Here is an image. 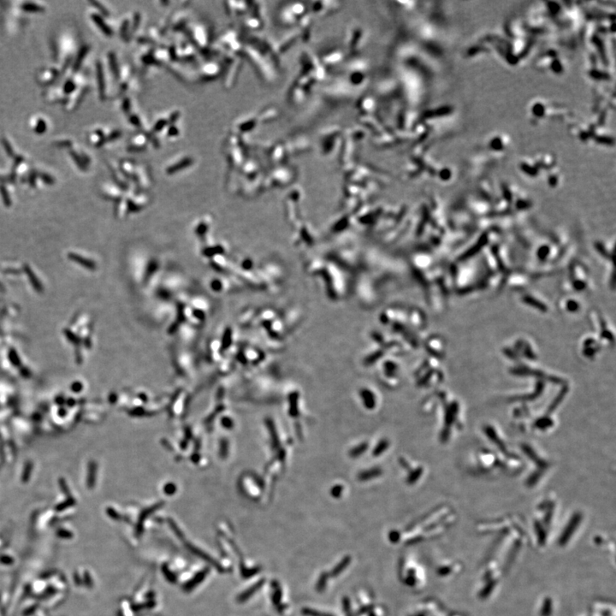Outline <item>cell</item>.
I'll use <instances>...</instances> for the list:
<instances>
[{
  "mask_svg": "<svg viewBox=\"0 0 616 616\" xmlns=\"http://www.w3.org/2000/svg\"><path fill=\"white\" fill-rule=\"evenodd\" d=\"M223 152L230 165L233 167H240L243 161L244 154L239 135L231 133L227 137L226 141L224 143Z\"/></svg>",
  "mask_w": 616,
  "mask_h": 616,
  "instance_id": "1",
  "label": "cell"
},
{
  "mask_svg": "<svg viewBox=\"0 0 616 616\" xmlns=\"http://www.w3.org/2000/svg\"><path fill=\"white\" fill-rule=\"evenodd\" d=\"M141 19V14L138 11L124 16L119 26V35L123 41H129L135 36L140 27Z\"/></svg>",
  "mask_w": 616,
  "mask_h": 616,
  "instance_id": "2",
  "label": "cell"
},
{
  "mask_svg": "<svg viewBox=\"0 0 616 616\" xmlns=\"http://www.w3.org/2000/svg\"><path fill=\"white\" fill-rule=\"evenodd\" d=\"M123 132L120 129L106 130L105 128L92 129L87 135V139L92 145L100 148L106 143L115 141L122 137Z\"/></svg>",
  "mask_w": 616,
  "mask_h": 616,
  "instance_id": "3",
  "label": "cell"
},
{
  "mask_svg": "<svg viewBox=\"0 0 616 616\" xmlns=\"http://www.w3.org/2000/svg\"><path fill=\"white\" fill-rule=\"evenodd\" d=\"M219 44L228 55L240 57V51L242 50V44L240 40V35L234 30L227 31L219 39Z\"/></svg>",
  "mask_w": 616,
  "mask_h": 616,
  "instance_id": "4",
  "label": "cell"
},
{
  "mask_svg": "<svg viewBox=\"0 0 616 616\" xmlns=\"http://www.w3.org/2000/svg\"><path fill=\"white\" fill-rule=\"evenodd\" d=\"M189 33L191 35V42L193 45L199 47L200 50L208 48L210 43V32L207 25L200 22L192 25Z\"/></svg>",
  "mask_w": 616,
  "mask_h": 616,
  "instance_id": "5",
  "label": "cell"
},
{
  "mask_svg": "<svg viewBox=\"0 0 616 616\" xmlns=\"http://www.w3.org/2000/svg\"><path fill=\"white\" fill-rule=\"evenodd\" d=\"M223 72V67L219 63L208 61L199 65L195 70L196 78L201 81H209L215 80Z\"/></svg>",
  "mask_w": 616,
  "mask_h": 616,
  "instance_id": "6",
  "label": "cell"
},
{
  "mask_svg": "<svg viewBox=\"0 0 616 616\" xmlns=\"http://www.w3.org/2000/svg\"><path fill=\"white\" fill-rule=\"evenodd\" d=\"M194 163V157L189 154H181L170 160L165 167V171L169 174L178 172V170H183L191 166Z\"/></svg>",
  "mask_w": 616,
  "mask_h": 616,
  "instance_id": "7",
  "label": "cell"
},
{
  "mask_svg": "<svg viewBox=\"0 0 616 616\" xmlns=\"http://www.w3.org/2000/svg\"><path fill=\"white\" fill-rule=\"evenodd\" d=\"M229 65L227 67L226 73L224 76V80L223 83L226 87L229 89L237 81L238 77V74L240 72V68H241V61H240V57H234V56H229Z\"/></svg>",
  "mask_w": 616,
  "mask_h": 616,
  "instance_id": "8",
  "label": "cell"
},
{
  "mask_svg": "<svg viewBox=\"0 0 616 616\" xmlns=\"http://www.w3.org/2000/svg\"><path fill=\"white\" fill-rule=\"evenodd\" d=\"M150 137L148 131H139L136 135L130 138L128 142L129 152H142L150 145Z\"/></svg>",
  "mask_w": 616,
  "mask_h": 616,
  "instance_id": "9",
  "label": "cell"
},
{
  "mask_svg": "<svg viewBox=\"0 0 616 616\" xmlns=\"http://www.w3.org/2000/svg\"><path fill=\"white\" fill-rule=\"evenodd\" d=\"M189 14L187 13V11L183 10L173 15L168 26L170 27L169 28L174 32H180L182 28H184L189 25Z\"/></svg>",
  "mask_w": 616,
  "mask_h": 616,
  "instance_id": "10",
  "label": "cell"
},
{
  "mask_svg": "<svg viewBox=\"0 0 616 616\" xmlns=\"http://www.w3.org/2000/svg\"><path fill=\"white\" fill-rule=\"evenodd\" d=\"M91 19L93 22L95 23V26H97L98 28L100 31L104 34L106 37H112L114 35V30L110 25L108 24L107 22L105 20V16H102L101 14L99 13L97 11H92Z\"/></svg>",
  "mask_w": 616,
  "mask_h": 616,
  "instance_id": "11",
  "label": "cell"
},
{
  "mask_svg": "<svg viewBox=\"0 0 616 616\" xmlns=\"http://www.w3.org/2000/svg\"><path fill=\"white\" fill-rule=\"evenodd\" d=\"M60 70L55 68H46V69L41 70V72L39 73L38 81H40V83H43L45 85L52 83L60 77Z\"/></svg>",
  "mask_w": 616,
  "mask_h": 616,
  "instance_id": "12",
  "label": "cell"
},
{
  "mask_svg": "<svg viewBox=\"0 0 616 616\" xmlns=\"http://www.w3.org/2000/svg\"><path fill=\"white\" fill-rule=\"evenodd\" d=\"M128 122L131 126L135 127V129H139V131H145V121L143 119L142 116H140V114L131 113L129 114L128 116Z\"/></svg>",
  "mask_w": 616,
  "mask_h": 616,
  "instance_id": "13",
  "label": "cell"
},
{
  "mask_svg": "<svg viewBox=\"0 0 616 616\" xmlns=\"http://www.w3.org/2000/svg\"><path fill=\"white\" fill-rule=\"evenodd\" d=\"M164 137L168 140H172L178 139L181 135L180 128L178 127V124H170L169 126H167L163 131Z\"/></svg>",
  "mask_w": 616,
  "mask_h": 616,
  "instance_id": "14",
  "label": "cell"
},
{
  "mask_svg": "<svg viewBox=\"0 0 616 616\" xmlns=\"http://www.w3.org/2000/svg\"><path fill=\"white\" fill-rule=\"evenodd\" d=\"M31 126H32L33 129H34V131H35V132L38 133V134H43L46 131V128H47V124H46V122L42 118L41 119H40V118H35V119L34 118L31 120Z\"/></svg>",
  "mask_w": 616,
  "mask_h": 616,
  "instance_id": "15",
  "label": "cell"
},
{
  "mask_svg": "<svg viewBox=\"0 0 616 616\" xmlns=\"http://www.w3.org/2000/svg\"><path fill=\"white\" fill-rule=\"evenodd\" d=\"M121 110L127 116L131 113L133 110L132 99L129 96H123L121 101Z\"/></svg>",
  "mask_w": 616,
  "mask_h": 616,
  "instance_id": "16",
  "label": "cell"
},
{
  "mask_svg": "<svg viewBox=\"0 0 616 616\" xmlns=\"http://www.w3.org/2000/svg\"><path fill=\"white\" fill-rule=\"evenodd\" d=\"M22 9L25 11H33V12L34 11L35 12L42 11L44 10L43 6L38 5V4L31 3V2H25L22 4Z\"/></svg>",
  "mask_w": 616,
  "mask_h": 616,
  "instance_id": "17",
  "label": "cell"
}]
</instances>
